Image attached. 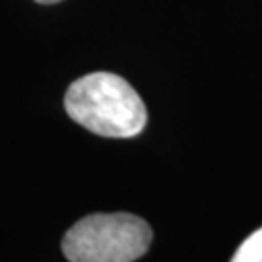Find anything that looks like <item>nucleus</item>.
I'll list each match as a JSON object with an SVG mask.
<instances>
[{
	"label": "nucleus",
	"instance_id": "1",
	"mask_svg": "<svg viewBox=\"0 0 262 262\" xmlns=\"http://www.w3.org/2000/svg\"><path fill=\"white\" fill-rule=\"evenodd\" d=\"M68 117L94 134L107 138L138 136L146 122V105L124 78L113 72H92L68 85Z\"/></svg>",
	"mask_w": 262,
	"mask_h": 262
},
{
	"label": "nucleus",
	"instance_id": "2",
	"mask_svg": "<svg viewBox=\"0 0 262 262\" xmlns=\"http://www.w3.org/2000/svg\"><path fill=\"white\" fill-rule=\"evenodd\" d=\"M150 224L134 214H92L76 222L60 249L70 262H132L151 245Z\"/></svg>",
	"mask_w": 262,
	"mask_h": 262
},
{
	"label": "nucleus",
	"instance_id": "3",
	"mask_svg": "<svg viewBox=\"0 0 262 262\" xmlns=\"http://www.w3.org/2000/svg\"><path fill=\"white\" fill-rule=\"evenodd\" d=\"M233 262H262V227L245 239L231 256Z\"/></svg>",
	"mask_w": 262,
	"mask_h": 262
},
{
	"label": "nucleus",
	"instance_id": "4",
	"mask_svg": "<svg viewBox=\"0 0 262 262\" xmlns=\"http://www.w3.org/2000/svg\"><path fill=\"white\" fill-rule=\"evenodd\" d=\"M39 4H56V2H60V0H35Z\"/></svg>",
	"mask_w": 262,
	"mask_h": 262
}]
</instances>
